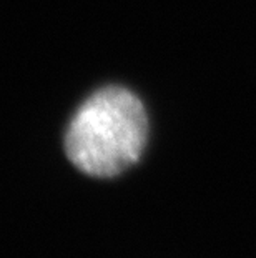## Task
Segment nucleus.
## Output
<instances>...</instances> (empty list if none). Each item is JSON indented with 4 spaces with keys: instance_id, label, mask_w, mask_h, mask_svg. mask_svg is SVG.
Here are the masks:
<instances>
[{
    "instance_id": "obj_1",
    "label": "nucleus",
    "mask_w": 256,
    "mask_h": 258,
    "mask_svg": "<svg viewBox=\"0 0 256 258\" xmlns=\"http://www.w3.org/2000/svg\"><path fill=\"white\" fill-rule=\"evenodd\" d=\"M148 120L138 97L107 87L81 103L68 123L65 150L78 170L92 177H115L143 153Z\"/></svg>"
}]
</instances>
